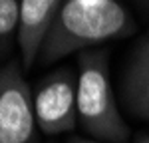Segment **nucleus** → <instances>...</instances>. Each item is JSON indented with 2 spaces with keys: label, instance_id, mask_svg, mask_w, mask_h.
<instances>
[{
  "label": "nucleus",
  "instance_id": "1",
  "mask_svg": "<svg viewBox=\"0 0 149 143\" xmlns=\"http://www.w3.org/2000/svg\"><path fill=\"white\" fill-rule=\"evenodd\" d=\"M133 16L117 0H64L40 50L42 64L131 34Z\"/></svg>",
  "mask_w": 149,
  "mask_h": 143
},
{
  "label": "nucleus",
  "instance_id": "2",
  "mask_svg": "<svg viewBox=\"0 0 149 143\" xmlns=\"http://www.w3.org/2000/svg\"><path fill=\"white\" fill-rule=\"evenodd\" d=\"M78 123L103 143H125L129 127L119 111L109 78L107 52L86 50L78 58Z\"/></svg>",
  "mask_w": 149,
  "mask_h": 143
},
{
  "label": "nucleus",
  "instance_id": "3",
  "mask_svg": "<svg viewBox=\"0 0 149 143\" xmlns=\"http://www.w3.org/2000/svg\"><path fill=\"white\" fill-rule=\"evenodd\" d=\"M32 103L42 133L74 131L78 125V72L62 66L46 74L32 90Z\"/></svg>",
  "mask_w": 149,
  "mask_h": 143
},
{
  "label": "nucleus",
  "instance_id": "4",
  "mask_svg": "<svg viewBox=\"0 0 149 143\" xmlns=\"http://www.w3.org/2000/svg\"><path fill=\"white\" fill-rule=\"evenodd\" d=\"M32 87L16 62L0 68V143H38Z\"/></svg>",
  "mask_w": 149,
  "mask_h": 143
},
{
  "label": "nucleus",
  "instance_id": "5",
  "mask_svg": "<svg viewBox=\"0 0 149 143\" xmlns=\"http://www.w3.org/2000/svg\"><path fill=\"white\" fill-rule=\"evenodd\" d=\"M64 0H20V18L16 42L22 68L30 70L40 58V50Z\"/></svg>",
  "mask_w": 149,
  "mask_h": 143
},
{
  "label": "nucleus",
  "instance_id": "6",
  "mask_svg": "<svg viewBox=\"0 0 149 143\" xmlns=\"http://www.w3.org/2000/svg\"><path fill=\"white\" fill-rule=\"evenodd\" d=\"M123 97L137 117L149 119V48L139 44L123 76Z\"/></svg>",
  "mask_w": 149,
  "mask_h": 143
},
{
  "label": "nucleus",
  "instance_id": "7",
  "mask_svg": "<svg viewBox=\"0 0 149 143\" xmlns=\"http://www.w3.org/2000/svg\"><path fill=\"white\" fill-rule=\"evenodd\" d=\"M20 2L18 0H0V56L10 52L18 36Z\"/></svg>",
  "mask_w": 149,
  "mask_h": 143
},
{
  "label": "nucleus",
  "instance_id": "8",
  "mask_svg": "<svg viewBox=\"0 0 149 143\" xmlns=\"http://www.w3.org/2000/svg\"><path fill=\"white\" fill-rule=\"evenodd\" d=\"M133 143H149V133H143V135L135 137V141H133Z\"/></svg>",
  "mask_w": 149,
  "mask_h": 143
},
{
  "label": "nucleus",
  "instance_id": "9",
  "mask_svg": "<svg viewBox=\"0 0 149 143\" xmlns=\"http://www.w3.org/2000/svg\"><path fill=\"white\" fill-rule=\"evenodd\" d=\"M70 143H103V141H97V139H72Z\"/></svg>",
  "mask_w": 149,
  "mask_h": 143
},
{
  "label": "nucleus",
  "instance_id": "10",
  "mask_svg": "<svg viewBox=\"0 0 149 143\" xmlns=\"http://www.w3.org/2000/svg\"><path fill=\"white\" fill-rule=\"evenodd\" d=\"M141 44H143V46H145V48H149V32H147V36H145V40H143Z\"/></svg>",
  "mask_w": 149,
  "mask_h": 143
}]
</instances>
